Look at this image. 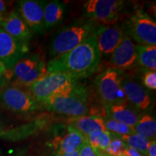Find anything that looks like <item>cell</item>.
<instances>
[{
	"label": "cell",
	"instance_id": "obj_34",
	"mask_svg": "<svg viewBox=\"0 0 156 156\" xmlns=\"http://www.w3.org/2000/svg\"><path fill=\"white\" fill-rule=\"evenodd\" d=\"M15 156H27V149L26 148H23V149L20 150Z\"/></svg>",
	"mask_w": 156,
	"mask_h": 156
},
{
	"label": "cell",
	"instance_id": "obj_36",
	"mask_svg": "<svg viewBox=\"0 0 156 156\" xmlns=\"http://www.w3.org/2000/svg\"><path fill=\"white\" fill-rule=\"evenodd\" d=\"M2 16H0V21L2 20Z\"/></svg>",
	"mask_w": 156,
	"mask_h": 156
},
{
	"label": "cell",
	"instance_id": "obj_16",
	"mask_svg": "<svg viewBox=\"0 0 156 156\" xmlns=\"http://www.w3.org/2000/svg\"><path fill=\"white\" fill-rule=\"evenodd\" d=\"M86 141V136L82 134L75 128L68 125L66 134L54 140L53 142L55 149L54 154L79 151Z\"/></svg>",
	"mask_w": 156,
	"mask_h": 156
},
{
	"label": "cell",
	"instance_id": "obj_1",
	"mask_svg": "<svg viewBox=\"0 0 156 156\" xmlns=\"http://www.w3.org/2000/svg\"><path fill=\"white\" fill-rule=\"evenodd\" d=\"M101 56L95 34L73 50L50 59L46 64V70L48 73L64 74L78 81L95 73Z\"/></svg>",
	"mask_w": 156,
	"mask_h": 156
},
{
	"label": "cell",
	"instance_id": "obj_5",
	"mask_svg": "<svg viewBox=\"0 0 156 156\" xmlns=\"http://www.w3.org/2000/svg\"><path fill=\"white\" fill-rule=\"evenodd\" d=\"M10 73L11 78L14 80L12 85L24 89L48 73L46 62L38 53L25 55L17 62Z\"/></svg>",
	"mask_w": 156,
	"mask_h": 156
},
{
	"label": "cell",
	"instance_id": "obj_27",
	"mask_svg": "<svg viewBox=\"0 0 156 156\" xmlns=\"http://www.w3.org/2000/svg\"><path fill=\"white\" fill-rule=\"evenodd\" d=\"M79 156H99L87 141L83 144L79 151Z\"/></svg>",
	"mask_w": 156,
	"mask_h": 156
},
{
	"label": "cell",
	"instance_id": "obj_37",
	"mask_svg": "<svg viewBox=\"0 0 156 156\" xmlns=\"http://www.w3.org/2000/svg\"><path fill=\"white\" fill-rule=\"evenodd\" d=\"M0 156H2V153H1V152H0Z\"/></svg>",
	"mask_w": 156,
	"mask_h": 156
},
{
	"label": "cell",
	"instance_id": "obj_33",
	"mask_svg": "<svg viewBox=\"0 0 156 156\" xmlns=\"http://www.w3.org/2000/svg\"><path fill=\"white\" fill-rule=\"evenodd\" d=\"M7 67H5V65L4 64L3 62L0 61V76H4L6 75V73H7Z\"/></svg>",
	"mask_w": 156,
	"mask_h": 156
},
{
	"label": "cell",
	"instance_id": "obj_17",
	"mask_svg": "<svg viewBox=\"0 0 156 156\" xmlns=\"http://www.w3.org/2000/svg\"><path fill=\"white\" fill-rule=\"evenodd\" d=\"M67 123L69 126L75 128L86 137L93 132L98 130L106 131L103 119L94 115L72 117L67 120Z\"/></svg>",
	"mask_w": 156,
	"mask_h": 156
},
{
	"label": "cell",
	"instance_id": "obj_31",
	"mask_svg": "<svg viewBox=\"0 0 156 156\" xmlns=\"http://www.w3.org/2000/svg\"><path fill=\"white\" fill-rule=\"evenodd\" d=\"M8 80H9L7 79V77L5 75L0 76V93L2 92L4 87L7 85Z\"/></svg>",
	"mask_w": 156,
	"mask_h": 156
},
{
	"label": "cell",
	"instance_id": "obj_11",
	"mask_svg": "<svg viewBox=\"0 0 156 156\" xmlns=\"http://www.w3.org/2000/svg\"><path fill=\"white\" fill-rule=\"evenodd\" d=\"M126 33L124 24L114 23L99 27L95 33V38L101 56L111 55L122 42Z\"/></svg>",
	"mask_w": 156,
	"mask_h": 156
},
{
	"label": "cell",
	"instance_id": "obj_25",
	"mask_svg": "<svg viewBox=\"0 0 156 156\" xmlns=\"http://www.w3.org/2000/svg\"><path fill=\"white\" fill-rule=\"evenodd\" d=\"M127 145L119 136L111 133V142L104 153L108 156L124 155Z\"/></svg>",
	"mask_w": 156,
	"mask_h": 156
},
{
	"label": "cell",
	"instance_id": "obj_9",
	"mask_svg": "<svg viewBox=\"0 0 156 156\" xmlns=\"http://www.w3.org/2000/svg\"><path fill=\"white\" fill-rule=\"evenodd\" d=\"M124 7L122 0H90L85 5V13L88 19L108 25L116 23Z\"/></svg>",
	"mask_w": 156,
	"mask_h": 156
},
{
	"label": "cell",
	"instance_id": "obj_24",
	"mask_svg": "<svg viewBox=\"0 0 156 156\" xmlns=\"http://www.w3.org/2000/svg\"><path fill=\"white\" fill-rule=\"evenodd\" d=\"M103 121H104V126L106 131L116 134L117 136L128 135V134L135 133L133 126L116 122L108 116L104 117Z\"/></svg>",
	"mask_w": 156,
	"mask_h": 156
},
{
	"label": "cell",
	"instance_id": "obj_4",
	"mask_svg": "<svg viewBox=\"0 0 156 156\" xmlns=\"http://www.w3.org/2000/svg\"><path fill=\"white\" fill-rule=\"evenodd\" d=\"M121 72L109 68L95 78L96 93L104 106L127 103L122 86L123 76Z\"/></svg>",
	"mask_w": 156,
	"mask_h": 156
},
{
	"label": "cell",
	"instance_id": "obj_18",
	"mask_svg": "<svg viewBox=\"0 0 156 156\" xmlns=\"http://www.w3.org/2000/svg\"><path fill=\"white\" fill-rule=\"evenodd\" d=\"M106 116L116 122L130 126H135L140 116L134 109L126 104H117L105 106Z\"/></svg>",
	"mask_w": 156,
	"mask_h": 156
},
{
	"label": "cell",
	"instance_id": "obj_12",
	"mask_svg": "<svg viewBox=\"0 0 156 156\" xmlns=\"http://www.w3.org/2000/svg\"><path fill=\"white\" fill-rule=\"evenodd\" d=\"M28 51V46L23 44L0 28V61L7 69L12 70Z\"/></svg>",
	"mask_w": 156,
	"mask_h": 156
},
{
	"label": "cell",
	"instance_id": "obj_2",
	"mask_svg": "<svg viewBox=\"0 0 156 156\" xmlns=\"http://www.w3.org/2000/svg\"><path fill=\"white\" fill-rule=\"evenodd\" d=\"M99 26L95 21L77 20L64 27L52 36L48 48V56L56 58L79 46L82 42L96 33Z\"/></svg>",
	"mask_w": 156,
	"mask_h": 156
},
{
	"label": "cell",
	"instance_id": "obj_26",
	"mask_svg": "<svg viewBox=\"0 0 156 156\" xmlns=\"http://www.w3.org/2000/svg\"><path fill=\"white\" fill-rule=\"evenodd\" d=\"M144 86L150 90L156 89V73L155 71H147L142 78Z\"/></svg>",
	"mask_w": 156,
	"mask_h": 156
},
{
	"label": "cell",
	"instance_id": "obj_28",
	"mask_svg": "<svg viewBox=\"0 0 156 156\" xmlns=\"http://www.w3.org/2000/svg\"><path fill=\"white\" fill-rule=\"evenodd\" d=\"M146 156H156V142L155 140L150 141Z\"/></svg>",
	"mask_w": 156,
	"mask_h": 156
},
{
	"label": "cell",
	"instance_id": "obj_30",
	"mask_svg": "<svg viewBox=\"0 0 156 156\" xmlns=\"http://www.w3.org/2000/svg\"><path fill=\"white\" fill-rule=\"evenodd\" d=\"M7 3L5 1L0 0V16L3 17L7 12Z\"/></svg>",
	"mask_w": 156,
	"mask_h": 156
},
{
	"label": "cell",
	"instance_id": "obj_15",
	"mask_svg": "<svg viewBox=\"0 0 156 156\" xmlns=\"http://www.w3.org/2000/svg\"><path fill=\"white\" fill-rule=\"evenodd\" d=\"M122 86L127 102L131 103L138 111H145L151 103L147 91L140 83L129 78L123 77Z\"/></svg>",
	"mask_w": 156,
	"mask_h": 156
},
{
	"label": "cell",
	"instance_id": "obj_32",
	"mask_svg": "<svg viewBox=\"0 0 156 156\" xmlns=\"http://www.w3.org/2000/svg\"><path fill=\"white\" fill-rule=\"evenodd\" d=\"M79 151L69 152V153L54 154V156H79Z\"/></svg>",
	"mask_w": 156,
	"mask_h": 156
},
{
	"label": "cell",
	"instance_id": "obj_35",
	"mask_svg": "<svg viewBox=\"0 0 156 156\" xmlns=\"http://www.w3.org/2000/svg\"><path fill=\"white\" fill-rule=\"evenodd\" d=\"M101 156H108V155H106V154H105L104 153H102V154H101ZM120 156H125V155H120Z\"/></svg>",
	"mask_w": 156,
	"mask_h": 156
},
{
	"label": "cell",
	"instance_id": "obj_21",
	"mask_svg": "<svg viewBox=\"0 0 156 156\" xmlns=\"http://www.w3.org/2000/svg\"><path fill=\"white\" fill-rule=\"evenodd\" d=\"M134 132L150 141L155 140L156 122L155 118L149 114L142 115L140 117L135 126Z\"/></svg>",
	"mask_w": 156,
	"mask_h": 156
},
{
	"label": "cell",
	"instance_id": "obj_10",
	"mask_svg": "<svg viewBox=\"0 0 156 156\" xmlns=\"http://www.w3.org/2000/svg\"><path fill=\"white\" fill-rule=\"evenodd\" d=\"M46 2L43 0H21L15 11L26 23L32 33L41 34L44 28V9Z\"/></svg>",
	"mask_w": 156,
	"mask_h": 156
},
{
	"label": "cell",
	"instance_id": "obj_19",
	"mask_svg": "<svg viewBox=\"0 0 156 156\" xmlns=\"http://www.w3.org/2000/svg\"><path fill=\"white\" fill-rule=\"evenodd\" d=\"M66 5L61 2H46L44 9V28L45 30L52 29L63 20L65 15Z\"/></svg>",
	"mask_w": 156,
	"mask_h": 156
},
{
	"label": "cell",
	"instance_id": "obj_13",
	"mask_svg": "<svg viewBox=\"0 0 156 156\" xmlns=\"http://www.w3.org/2000/svg\"><path fill=\"white\" fill-rule=\"evenodd\" d=\"M109 62L114 67L113 69L119 71L130 69L135 64L136 45L126 33L122 42L111 54Z\"/></svg>",
	"mask_w": 156,
	"mask_h": 156
},
{
	"label": "cell",
	"instance_id": "obj_20",
	"mask_svg": "<svg viewBox=\"0 0 156 156\" xmlns=\"http://www.w3.org/2000/svg\"><path fill=\"white\" fill-rule=\"evenodd\" d=\"M136 62L148 71L156 69V46L136 45Z\"/></svg>",
	"mask_w": 156,
	"mask_h": 156
},
{
	"label": "cell",
	"instance_id": "obj_29",
	"mask_svg": "<svg viewBox=\"0 0 156 156\" xmlns=\"http://www.w3.org/2000/svg\"><path fill=\"white\" fill-rule=\"evenodd\" d=\"M125 156H143L141 153L137 152L135 150L132 149L131 147H127L124 152V155Z\"/></svg>",
	"mask_w": 156,
	"mask_h": 156
},
{
	"label": "cell",
	"instance_id": "obj_3",
	"mask_svg": "<svg viewBox=\"0 0 156 156\" xmlns=\"http://www.w3.org/2000/svg\"><path fill=\"white\" fill-rule=\"evenodd\" d=\"M88 93L83 85L77 83L73 87L42 103L48 112L64 116L77 117L90 115V108L87 103Z\"/></svg>",
	"mask_w": 156,
	"mask_h": 156
},
{
	"label": "cell",
	"instance_id": "obj_8",
	"mask_svg": "<svg viewBox=\"0 0 156 156\" xmlns=\"http://www.w3.org/2000/svg\"><path fill=\"white\" fill-rule=\"evenodd\" d=\"M126 34L141 46H156V23L142 9H136L126 23Z\"/></svg>",
	"mask_w": 156,
	"mask_h": 156
},
{
	"label": "cell",
	"instance_id": "obj_7",
	"mask_svg": "<svg viewBox=\"0 0 156 156\" xmlns=\"http://www.w3.org/2000/svg\"><path fill=\"white\" fill-rule=\"evenodd\" d=\"M0 106L14 114L24 116L34 114L43 107L27 90L13 85H7L0 93Z\"/></svg>",
	"mask_w": 156,
	"mask_h": 156
},
{
	"label": "cell",
	"instance_id": "obj_22",
	"mask_svg": "<svg viewBox=\"0 0 156 156\" xmlns=\"http://www.w3.org/2000/svg\"><path fill=\"white\" fill-rule=\"evenodd\" d=\"M87 139L98 155L101 156L110 144L111 133L103 130H98L90 134L87 136Z\"/></svg>",
	"mask_w": 156,
	"mask_h": 156
},
{
	"label": "cell",
	"instance_id": "obj_23",
	"mask_svg": "<svg viewBox=\"0 0 156 156\" xmlns=\"http://www.w3.org/2000/svg\"><path fill=\"white\" fill-rule=\"evenodd\" d=\"M119 136L127 145V147L135 150L140 153H141L143 156H146L150 140L142 137L136 133Z\"/></svg>",
	"mask_w": 156,
	"mask_h": 156
},
{
	"label": "cell",
	"instance_id": "obj_6",
	"mask_svg": "<svg viewBox=\"0 0 156 156\" xmlns=\"http://www.w3.org/2000/svg\"><path fill=\"white\" fill-rule=\"evenodd\" d=\"M77 82L64 74L48 73L28 87L27 90L37 102L41 105L47 99L73 87Z\"/></svg>",
	"mask_w": 156,
	"mask_h": 156
},
{
	"label": "cell",
	"instance_id": "obj_14",
	"mask_svg": "<svg viewBox=\"0 0 156 156\" xmlns=\"http://www.w3.org/2000/svg\"><path fill=\"white\" fill-rule=\"evenodd\" d=\"M0 28L25 46L32 38L33 33L15 9L4 15L0 21Z\"/></svg>",
	"mask_w": 156,
	"mask_h": 156
}]
</instances>
